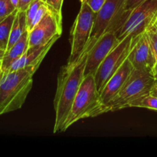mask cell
I'll use <instances>...</instances> for the list:
<instances>
[{
    "label": "cell",
    "mask_w": 157,
    "mask_h": 157,
    "mask_svg": "<svg viewBox=\"0 0 157 157\" xmlns=\"http://www.w3.org/2000/svg\"><path fill=\"white\" fill-rule=\"evenodd\" d=\"M34 0H18L17 9L19 11H24V12H25L28 8H29V6H30L31 3Z\"/></svg>",
    "instance_id": "25"
},
{
    "label": "cell",
    "mask_w": 157,
    "mask_h": 157,
    "mask_svg": "<svg viewBox=\"0 0 157 157\" xmlns=\"http://www.w3.org/2000/svg\"><path fill=\"white\" fill-rule=\"evenodd\" d=\"M58 39V38H55L48 44H42V45L34 46V47L29 46L22 56L12 64L9 71H14L28 66L35 65V64L40 65L48 51Z\"/></svg>",
    "instance_id": "13"
},
{
    "label": "cell",
    "mask_w": 157,
    "mask_h": 157,
    "mask_svg": "<svg viewBox=\"0 0 157 157\" xmlns=\"http://www.w3.org/2000/svg\"><path fill=\"white\" fill-rule=\"evenodd\" d=\"M147 32L148 34L150 44L157 61V30L153 29H147Z\"/></svg>",
    "instance_id": "21"
},
{
    "label": "cell",
    "mask_w": 157,
    "mask_h": 157,
    "mask_svg": "<svg viewBox=\"0 0 157 157\" xmlns=\"http://www.w3.org/2000/svg\"><path fill=\"white\" fill-rule=\"evenodd\" d=\"M63 1L64 0H45V2L48 5L49 7L58 12V13L61 14Z\"/></svg>",
    "instance_id": "23"
},
{
    "label": "cell",
    "mask_w": 157,
    "mask_h": 157,
    "mask_svg": "<svg viewBox=\"0 0 157 157\" xmlns=\"http://www.w3.org/2000/svg\"><path fill=\"white\" fill-rule=\"evenodd\" d=\"M96 41V39L90 38L81 57L75 62L67 63L60 70L57 81L56 93L54 99V108L55 111L54 133L63 132V128L71 109L74 100L84 78L87 54Z\"/></svg>",
    "instance_id": "1"
},
{
    "label": "cell",
    "mask_w": 157,
    "mask_h": 157,
    "mask_svg": "<svg viewBox=\"0 0 157 157\" xmlns=\"http://www.w3.org/2000/svg\"><path fill=\"white\" fill-rule=\"evenodd\" d=\"M128 107L147 108L157 111V97L148 94L134 100L129 104Z\"/></svg>",
    "instance_id": "17"
},
{
    "label": "cell",
    "mask_w": 157,
    "mask_h": 157,
    "mask_svg": "<svg viewBox=\"0 0 157 157\" xmlns=\"http://www.w3.org/2000/svg\"><path fill=\"white\" fill-rule=\"evenodd\" d=\"M17 12H18V9L0 21V48L4 51H6L7 49L12 24H13Z\"/></svg>",
    "instance_id": "16"
},
{
    "label": "cell",
    "mask_w": 157,
    "mask_h": 157,
    "mask_svg": "<svg viewBox=\"0 0 157 157\" xmlns=\"http://www.w3.org/2000/svg\"><path fill=\"white\" fill-rule=\"evenodd\" d=\"M127 59L134 69L153 71L156 60L147 31L133 37Z\"/></svg>",
    "instance_id": "10"
},
{
    "label": "cell",
    "mask_w": 157,
    "mask_h": 157,
    "mask_svg": "<svg viewBox=\"0 0 157 157\" xmlns=\"http://www.w3.org/2000/svg\"><path fill=\"white\" fill-rule=\"evenodd\" d=\"M146 0H126L125 5H124V9L125 11H130L131 12L133 9L137 7L139 5L145 2Z\"/></svg>",
    "instance_id": "24"
},
{
    "label": "cell",
    "mask_w": 157,
    "mask_h": 157,
    "mask_svg": "<svg viewBox=\"0 0 157 157\" xmlns=\"http://www.w3.org/2000/svg\"><path fill=\"white\" fill-rule=\"evenodd\" d=\"M153 75H154V77H155V78H156V80H157V61H156V64H155V65H154V67H153Z\"/></svg>",
    "instance_id": "27"
},
{
    "label": "cell",
    "mask_w": 157,
    "mask_h": 157,
    "mask_svg": "<svg viewBox=\"0 0 157 157\" xmlns=\"http://www.w3.org/2000/svg\"><path fill=\"white\" fill-rule=\"evenodd\" d=\"M87 1V0H81V3H84V2H85Z\"/></svg>",
    "instance_id": "33"
},
{
    "label": "cell",
    "mask_w": 157,
    "mask_h": 157,
    "mask_svg": "<svg viewBox=\"0 0 157 157\" xmlns=\"http://www.w3.org/2000/svg\"><path fill=\"white\" fill-rule=\"evenodd\" d=\"M96 14L86 2L81 7L71 31V54L67 63L78 59L85 50L90 39Z\"/></svg>",
    "instance_id": "5"
},
{
    "label": "cell",
    "mask_w": 157,
    "mask_h": 157,
    "mask_svg": "<svg viewBox=\"0 0 157 157\" xmlns=\"http://www.w3.org/2000/svg\"><path fill=\"white\" fill-rule=\"evenodd\" d=\"M132 39L133 36L129 35L121 40L119 44L107 55L98 68L94 74V79L99 94H101L107 81L127 58L130 53Z\"/></svg>",
    "instance_id": "8"
},
{
    "label": "cell",
    "mask_w": 157,
    "mask_h": 157,
    "mask_svg": "<svg viewBox=\"0 0 157 157\" xmlns=\"http://www.w3.org/2000/svg\"><path fill=\"white\" fill-rule=\"evenodd\" d=\"M17 9L11 0H0V21Z\"/></svg>",
    "instance_id": "19"
},
{
    "label": "cell",
    "mask_w": 157,
    "mask_h": 157,
    "mask_svg": "<svg viewBox=\"0 0 157 157\" xmlns=\"http://www.w3.org/2000/svg\"><path fill=\"white\" fill-rule=\"evenodd\" d=\"M44 2L43 0H34L27 10L25 11V15H26V23H27V29H29V27L32 25V21H33L34 18H35V15H36L37 12H38V9L40 6L44 3Z\"/></svg>",
    "instance_id": "18"
},
{
    "label": "cell",
    "mask_w": 157,
    "mask_h": 157,
    "mask_svg": "<svg viewBox=\"0 0 157 157\" xmlns=\"http://www.w3.org/2000/svg\"><path fill=\"white\" fill-rule=\"evenodd\" d=\"M48 10H49V6L46 2H44L41 6H40V8L38 9V12H37L36 15H35L33 21H32V25H31V26L29 27V29H28V31H29V32L30 30H32V29H33V28L35 27V26L36 25L38 24V23L39 22L41 19H42L43 17L45 15V14L47 13L48 12Z\"/></svg>",
    "instance_id": "20"
},
{
    "label": "cell",
    "mask_w": 157,
    "mask_h": 157,
    "mask_svg": "<svg viewBox=\"0 0 157 157\" xmlns=\"http://www.w3.org/2000/svg\"><path fill=\"white\" fill-rule=\"evenodd\" d=\"M3 75H4V71H2L1 69H0V81H1Z\"/></svg>",
    "instance_id": "31"
},
{
    "label": "cell",
    "mask_w": 157,
    "mask_h": 157,
    "mask_svg": "<svg viewBox=\"0 0 157 157\" xmlns=\"http://www.w3.org/2000/svg\"><path fill=\"white\" fill-rule=\"evenodd\" d=\"M148 29H155V30H157V20L156 21H153V22L150 25V26L148 28Z\"/></svg>",
    "instance_id": "28"
},
{
    "label": "cell",
    "mask_w": 157,
    "mask_h": 157,
    "mask_svg": "<svg viewBox=\"0 0 157 157\" xmlns=\"http://www.w3.org/2000/svg\"><path fill=\"white\" fill-rule=\"evenodd\" d=\"M12 1V2L13 3L14 6H15V7H18V0H11Z\"/></svg>",
    "instance_id": "30"
},
{
    "label": "cell",
    "mask_w": 157,
    "mask_h": 157,
    "mask_svg": "<svg viewBox=\"0 0 157 157\" xmlns=\"http://www.w3.org/2000/svg\"><path fill=\"white\" fill-rule=\"evenodd\" d=\"M133 70V67L127 58L116 73L107 81L100 94L101 114L108 112L109 107L121 91V88Z\"/></svg>",
    "instance_id": "12"
},
{
    "label": "cell",
    "mask_w": 157,
    "mask_h": 157,
    "mask_svg": "<svg viewBox=\"0 0 157 157\" xmlns=\"http://www.w3.org/2000/svg\"><path fill=\"white\" fill-rule=\"evenodd\" d=\"M40 65L28 66L3 75L0 81V116L22 107L33 83V75Z\"/></svg>",
    "instance_id": "2"
},
{
    "label": "cell",
    "mask_w": 157,
    "mask_h": 157,
    "mask_svg": "<svg viewBox=\"0 0 157 157\" xmlns=\"http://www.w3.org/2000/svg\"><path fill=\"white\" fill-rule=\"evenodd\" d=\"M27 30L25 12L18 10L15 19H14L13 24H12L10 37H9V43H8L7 49H6V52H8L21 38L23 34Z\"/></svg>",
    "instance_id": "15"
},
{
    "label": "cell",
    "mask_w": 157,
    "mask_h": 157,
    "mask_svg": "<svg viewBox=\"0 0 157 157\" xmlns=\"http://www.w3.org/2000/svg\"><path fill=\"white\" fill-rule=\"evenodd\" d=\"M2 67V59H0V69H1Z\"/></svg>",
    "instance_id": "34"
},
{
    "label": "cell",
    "mask_w": 157,
    "mask_h": 157,
    "mask_svg": "<svg viewBox=\"0 0 157 157\" xmlns=\"http://www.w3.org/2000/svg\"><path fill=\"white\" fill-rule=\"evenodd\" d=\"M155 82L156 78L153 71L133 68L121 91L109 107L108 112L127 108L133 101L150 94Z\"/></svg>",
    "instance_id": "4"
},
{
    "label": "cell",
    "mask_w": 157,
    "mask_h": 157,
    "mask_svg": "<svg viewBox=\"0 0 157 157\" xmlns=\"http://www.w3.org/2000/svg\"><path fill=\"white\" fill-rule=\"evenodd\" d=\"M105 2L106 0H87L85 2L88 5L91 10L95 14H97L99 12V10L101 9Z\"/></svg>",
    "instance_id": "22"
},
{
    "label": "cell",
    "mask_w": 157,
    "mask_h": 157,
    "mask_svg": "<svg viewBox=\"0 0 157 157\" xmlns=\"http://www.w3.org/2000/svg\"><path fill=\"white\" fill-rule=\"evenodd\" d=\"M43 1H44V2H45V0H43Z\"/></svg>",
    "instance_id": "35"
},
{
    "label": "cell",
    "mask_w": 157,
    "mask_h": 157,
    "mask_svg": "<svg viewBox=\"0 0 157 157\" xmlns=\"http://www.w3.org/2000/svg\"><path fill=\"white\" fill-rule=\"evenodd\" d=\"M5 53H6V51L2 50V49L0 48V59H2V58L4 57Z\"/></svg>",
    "instance_id": "29"
},
{
    "label": "cell",
    "mask_w": 157,
    "mask_h": 157,
    "mask_svg": "<svg viewBox=\"0 0 157 157\" xmlns=\"http://www.w3.org/2000/svg\"><path fill=\"white\" fill-rule=\"evenodd\" d=\"M156 12L157 0H146L133 9L117 34L120 41L129 35L135 37L147 31Z\"/></svg>",
    "instance_id": "7"
},
{
    "label": "cell",
    "mask_w": 157,
    "mask_h": 157,
    "mask_svg": "<svg viewBox=\"0 0 157 157\" xmlns=\"http://www.w3.org/2000/svg\"><path fill=\"white\" fill-rule=\"evenodd\" d=\"M126 0H106L95 15L94 23L90 38L98 40L108 31H118L128 17L130 11H125Z\"/></svg>",
    "instance_id": "6"
},
{
    "label": "cell",
    "mask_w": 157,
    "mask_h": 157,
    "mask_svg": "<svg viewBox=\"0 0 157 157\" xmlns=\"http://www.w3.org/2000/svg\"><path fill=\"white\" fill-rule=\"evenodd\" d=\"M120 41L117 35L113 31H108L103 34L88 52L84 76L94 75L102 61Z\"/></svg>",
    "instance_id": "11"
},
{
    "label": "cell",
    "mask_w": 157,
    "mask_h": 157,
    "mask_svg": "<svg viewBox=\"0 0 157 157\" xmlns=\"http://www.w3.org/2000/svg\"><path fill=\"white\" fill-rule=\"evenodd\" d=\"M101 114L100 94L97 89L94 75H86L74 100L63 132L66 131L67 129L80 120L94 117Z\"/></svg>",
    "instance_id": "3"
},
{
    "label": "cell",
    "mask_w": 157,
    "mask_h": 157,
    "mask_svg": "<svg viewBox=\"0 0 157 157\" xmlns=\"http://www.w3.org/2000/svg\"><path fill=\"white\" fill-rule=\"evenodd\" d=\"M62 33L61 14L49 7L42 19L29 32V47L42 45L59 38Z\"/></svg>",
    "instance_id": "9"
},
{
    "label": "cell",
    "mask_w": 157,
    "mask_h": 157,
    "mask_svg": "<svg viewBox=\"0 0 157 157\" xmlns=\"http://www.w3.org/2000/svg\"><path fill=\"white\" fill-rule=\"evenodd\" d=\"M150 94H151L152 95H154V96L157 97V80H156V82H155L154 85L152 87Z\"/></svg>",
    "instance_id": "26"
},
{
    "label": "cell",
    "mask_w": 157,
    "mask_h": 157,
    "mask_svg": "<svg viewBox=\"0 0 157 157\" xmlns=\"http://www.w3.org/2000/svg\"><path fill=\"white\" fill-rule=\"evenodd\" d=\"M156 20H157V12H156V16H155L154 19H153V21H152V23H153V21H156ZM152 23H151V24H152Z\"/></svg>",
    "instance_id": "32"
},
{
    "label": "cell",
    "mask_w": 157,
    "mask_h": 157,
    "mask_svg": "<svg viewBox=\"0 0 157 157\" xmlns=\"http://www.w3.org/2000/svg\"><path fill=\"white\" fill-rule=\"evenodd\" d=\"M29 31H26L19 40L5 53L2 59L1 70L8 72L14 62L19 59L29 48Z\"/></svg>",
    "instance_id": "14"
}]
</instances>
